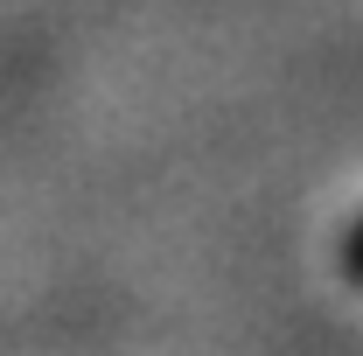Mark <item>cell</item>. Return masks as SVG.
<instances>
[{
    "instance_id": "1",
    "label": "cell",
    "mask_w": 363,
    "mask_h": 356,
    "mask_svg": "<svg viewBox=\"0 0 363 356\" xmlns=\"http://www.w3.org/2000/svg\"><path fill=\"white\" fill-rule=\"evenodd\" d=\"M342 272H350V279L363 287V223L350 230V245H342Z\"/></svg>"
}]
</instances>
